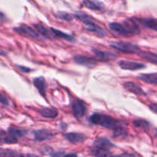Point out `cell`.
<instances>
[{"label": "cell", "instance_id": "ab89813d", "mask_svg": "<svg viewBox=\"0 0 157 157\" xmlns=\"http://www.w3.org/2000/svg\"><path fill=\"white\" fill-rule=\"evenodd\" d=\"M4 15L0 12V21H3V20H4Z\"/></svg>", "mask_w": 157, "mask_h": 157}, {"label": "cell", "instance_id": "1f68e13d", "mask_svg": "<svg viewBox=\"0 0 157 157\" xmlns=\"http://www.w3.org/2000/svg\"><path fill=\"white\" fill-rule=\"evenodd\" d=\"M17 67H18V69H19L21 71L24 72V73H29V71H32V69L29 68V67H24V66H20V65H17Z\"/></svg>", "mask_w": 157, "mask_h": 157}, {"label": "cell", "instance_id": "83f0119b", "mask_svg": "<svg viewBox=\"0 0 157 157\" xmlns=\"http://www.w3.org/2000/svg\"><path fill=\"white\" fill-rule=\"evenodd\" d=\"M56 16L58 17V18H60V19L64 20V21H71L73 19L72 15H71L70 14H68L67 12H58V13L56 14Z\"/></svg>", "mask_w": 157, "mask_h": 157}, {"label": "cell", "instance_id": "3957f363", "mask_svg": "<svg viewBox=\"0 0 157 157\" xmlns=\"http://www.w3.org/2000/svg\"><path fill=\"white\" fill-rule=\"evenodd\" d=\"M14 30L18 33L21 34V35H27V36L30 37V38H35V39L41 40V38L39 36L38 32L33 29L30 28L29 26L26 25H21L19 27L14 28Z\"/></svg>", "mask_w": 157, "mask_h": 157}, {"label": "cell", "instance_id": "74e56055", "mask_svg": "<svg viewBox=\"0 0 157 157\" xmlns=\"http://www.w3.org/2000/svg\"><path fill=\"white\" fill-rule=\"evenodd\" d=\"M6 135V133H5L4 131H2V130H0V140H1L3 138V136H5Z\"/></svg>", "mask_w": 157, "mask_h": 157}, {"label": "cell", "instance_id": "484cf974", "mask_svg": "<svg viewBox=\"0 0 157 157\" xmlns=\"http://www.w3.org/2000/svg\"><path fill=\"white\" fill-rule=\"evenodd\" d=\"M113 130V136L115 137H124L127 136V130L122 125L115 128Z\"/></svg>", "mask_w": 157, "mask_h": 157}, {"label": "cell", "instance_id": "5b68a950", "mask_svg": "<svg viewBox=\"0 0 157 157\" xmlns=\"http://www.w3.org/2000/svg\"><path fill=\"white\" fill-rule=\"evenodd\" d=\"M72 112L76 118H82L86 113V107L84 102L81 100H76L72 104Z\"/></svg>", "mask_w": 157, "mask_h": 157}, {"label": "cell", "instance_id": "f35d334b", "mask_svg": "<svg viewBox=\"0 0 157 157\" xmlns=\"http://www.w3.org/2000/svg\"><path fill=\"white\" fill-rule=\"evenodd\" d=\"M0 55H2V56H6V52L4 50H2V49H0Z\"/></svg>", "mask_w": 157, "mask_h": 157}, {"label": "cell", "instance_id": "e575fe53", "mask_svg": "<svg viewBox=\"0 0 157 157\" xmlns=\"http://www.w3.org/2000/svg\"><path fill=\"white\" fill-rule=\"evenodd\" d=\"M15 157H38L33 154H18L17 153Z\"/></svg>", "mask_w": 157, "mask_h": 157}, {"label": "cell", "instance_id": "6da1fadb", "mask_svg": "<svg viewBox=\"0 0 157 157\" xmlns=\"http://www.w3.org/2000/svg\"><path fill=\"white\" fill-rule=\"evenodd\" d=\"M90 121L95 125L101 126L105 128L114 130L117 127L122 125L121 122L108 115L101 114V113H94L90 117Z\"/></svg>", "mask_w": 157, "mask_h": 157}, {"label": "cell", "instance_id": "4316f807", "mask_svg": "<svg viewBox=\"0 0 157 157\" xmlns=\"http://www.w3.org/2000/svg\"><path fill=\"white\" fill-rule=\"evenodd\" d=\"M133 124H134L136 127H140V128H149V127H150L149 122H147L145 120L142 119L135 120V121H133Z\"/></svg>", "mask_w": 157, "mask_h": 157}, {"label": "cell", "instance_id": "d590c367", "mask_svg": "<svg viewBox=\"0 0 157 157\" xmlns=\"http://www.w3.org/2000/svg\"><path fill=\"white\" fill-rule=\"evenodd\" d=\"M150 109H151V110L154 112V113H156V109H157L156 104H151V106H150Z\"/></svg>", "mask_w": 157, "mask_h": 157}, {"label": "cell", "instance_id": "277c9868", "mask_svg": "<svg viewBox=\"0 0 157 157\" xmlns=\"http://www.w3.org/2000/svg\"><path fill=\"white\" fill-rule=\"evenodd\" d=\"M118 65L121 67V68L124 70L129 71H136L140 69L145 68L146 65L140 62H135V61H126V60H121L118 62Z\"/></svg>", "mask_w": 157, "mask_h": 157}, {"label": "cell", "instance_id": "5bb4252c", "mask_svg": "<svg viewBox=\"0 0 157 157\" xmlns=\"http://www.w3.org/2000/svg\"><path fill=\"white\" fill-rule=\"evenodd\" d=\"M35 28L36 29V30L41 34V35H43L45 38H48V39L53 40L55 38V35H54L53 32H52V30L48 29L46 26H44V25H42L41 23H38V24H35Z\"/></svg>", "mask_w": 157, "mask_h": 157}, {"label": "cell", "instance_id": "d6a6232c", "mask_svg": "<svg viewBox=\"0 0 157 157\" xmlns=\"http://www.w3.org/2000/svg\"><path fill=\"white\" fill-rule=\"evenodd\" d=\"M110 157H136L134 154H132V153H124V154L118 155V156H112Z\"/></svg>", "mask_w": 157, "mask_h": 157}, {"label": "cell", "instance_id": "44dd1931", "mask_svg": "<svg viewBox=\"0 0 157 157\" xmlns=\"http://www.w3.org/2000/svg\"><path fill=\"white\" fill-rule=\"evenodd\" d=\"M75 16L76 17V18H78L80 21H81L82 23H84V25L88 24L90 22H94V19L92 18L90 15H87V14L84 13L82 12H78L75 14Z\"/></svg>", "mask_w": 157, "mask_h": 157}, {"label": "cell", "instance_id": "52a82bcc", "mask_svg": "<svg viewBox=\"0 0 157 157\" xmlns=\"http://www.w3.org/2000/svg\"><path fill=\"white\" fill-rule=\"evenodd\" d=\"M93 53L96 56L97 58L103 61H113L118 58V55L115 53L110 52H107V51L99 50V49H93Z\"/></svg>", "mask_w": 157, "mask_h": 157}, {"label": "cell", "instance_id": "ffe728a7", "mask_svg": "<svg viewBox=\"0 0 157 157\" xmlns=\"http://www.w3.org/2000/svg\"><path fill=\"white\" fill-rule=\"evenodd\" d=\"M83 4L87 9H90L91 10H102L104 9V5L101 2L98 0H84Z\"/></svg>", "mask_w": 157, "mask_h": 157}, {"label": "cell", "instance_id": "30bf717a", "mask_svg": "<svg viewBox=\"0 0 157 157\" xmlns=\"http://www.w3.org/2000/svg\"><path fill=\"white\" fill-rule=\"evenodd\" d=\"M124 87L126 90H128L129 92H131V93L135 94L136 95H142V96H145L146 95L145 92L144 91V90L138 84L131 82V81L124 83Z\"/></svg>", "mask_w": 157, "mask_h": 157}, {"label": "cell", "instance_id": "ac0fdd59", "mask_svg": "<svg viewBox=\"0 0 157 157\" xmlns=\"http://www.w3.org/2000/svg\"><path fill=\"white\" fill-rule=\"evenodd\" d=\"M39 113L41 117L44 118H48V119H53L58 117V112L55 108H48V107H44L39 110Z\"/></svg>", "mask_w": 157, "mask_h": 157}, {"label": "cell", "instance_id": "f1b7e54d", "mask_svg": "<svg viewBox=\"0 0 157 157\" xmlns=\"http://www.w3.org/2000/svg\"><path fill=\"white\" fill-rule=\"evenodd\" d=\"M0 142L3 143V144H16L18 142L16 138L13 137V136H10V135H6L5 136H3L2 139L0 140Z\"/></svg>", "mask_w": 157, "mask_h": 157}, {"label": "cell", "instance_id": "7402d4cb", "mask_svg": "<svg viewBox=\"0 0 157 157\" xmlns=\"http://www.w3.org/2000/svg\"><path fill=\"white\" fill-rule=\"evenodd\" d=\"M8 132H9V134L10 136H13L15 138H19L22 137L25 135L26 134L27 131L25 130H21V129L19 128H15V127H9V129H8Z\"/></svg>", "mask_w": 157, "mask_h": 157}, {"label": "cell", "instance_id": "4fadbf2b", "mask_svg": "<svg viewBox=\"0 0 157 157\" xmlns=\"http://www.w3.org/2000/svg\"><path fill=\"white\" fill-rule=\"evenodd\" d=\"M33 84L34 86L38 89L39 93L42 96H45L47 85H46V81L44 77H38V78H34Z\"/></svg>", "mask_w": 157, "mask_h": 157}, {"label": "cell", "instance_id": "8d00e7d4", "mask_svg": "<svg viewBox=\"0 0 157 157\" xmlns=\"http://www.w3.org/2000/svg\"><path fill=\"white\" fill-rule=\"evenodd\" d=\"M64 157H78V155L76 153H67L64 155Z\"/></svg>", "mask_w": 157, "mask_h": 157}, {"label": "cell", "instance_id": "ba28073f", "mask_svg": "<svg viewBox=\"0 0 157 157\" xmlns=\"http://www.w3.org/2000/svg\"><path fill=\"white\" fill-rule=\"evenodd\" d=\"M85 29L86 30L94 34L97 36L105 37L107 35V32L103 28H101V26H99L94 22H90L88 23V24H86Z\"/></svg>", "mask_w": 157, "mask_h": 157}, {"label": "cell", "instance_id": "4dcf8cb0", "mask_svg": "<svg viewBox=\"0 0 157 157\" xmlns=\"http://www.w3.org/2000/svg\"><path fill=\"white\" fill-rule=\"evenodd\" d=\"M0 103L5 106H8L9 104V101H8L7 98H6L4 95L2 94L1 93H0Z\"/></svg>", "mask_w": 157, "mask_h": 157}, {"label": "cell", "instance_id": "d4e9b609", "mask_svg": "<svg viewBox=\"0 0 157 157\" xmlns=\"http://www.w3.org/2000/svg\"><path fill=\"white\" fill-rule=\"evenodd\" d=\"M140 55L143 58H145L146 60L153 63L154 64H156L157 55L156 53H152V52H143V53L140 54Z\"/></svg>", "mask_w": 157, "mask_h": 157}, {"label": "cell", "instance_id": "8992f818", "mask_svg": "<svg viewBox=\"0 0 157 157\" xmlns=\"http://www.w3.org/2000/svg\"><path fill=\"white\" fill-rule=\"evenodd\" d=\"M74 61L78 64L85 66L87 67H93L97 64L96 61L90 57L85 56V55H78L74 57Z\"/></svg>", "mask_w": 157, "mask_h": 157}, {"label": "cell", "instance_id": "cb8c5ba5", "mask_svg": "<svg viewBox=\"0 0 157 157\" xmlns=\"http://www.w3.org/2000/svg\"><path fill=\"white\" fill-rule=\"evenodd\" d=\"M51 30H52V32L54 33L55 36L59 37L60 38L67 40V41H75V38H74L72 35H68V34L64 33V32H61V31L58 30V29H53V28H51Z\"/></svg>", "mask_w": 157, "mask_h": 157}, {"label": "cell", "instance_id": "f546056e", "mask_svg": "<svg viewBox=\"0 0 157 157\" xmlns=\"http://www.w3.org/2000/svg\"><path fill=\"white\" fill-rule=\"evenodd\" d=\"M17 153L13 151L0 152V157H15Z\"/></svg>", "mask_w": 157, "mask_h": 157}, {"label": "cell", "instance_id": "9a60e30c", "mask_svg": "<svg viewBox=\"0 0 157 157\" xmlns=\"http://www.w3.org/2000/svg\"><path fill=\"white\" fill-rule=\"evenodd\" d=\"M138 22L143 26L148 29H152L153 31L157 30V21L155 18H136Z\"/></svg>", "mask_w": 157, "mask_h": 157}, {"label": "cell", "instance_id": "7a4b0ae2", "mask_svg": "<svg viewBox=\"0 0 157 157\" xmlns=\"http://www.w3.org/2000/svg\"><path fill=\"white\" fill-rule=\"evenodd\" d=\"M110 47L124 53H139L140 51L137 45L129 42H124V41H114L110 44Z\"/></svg>", "mask_w": 157, "mask_h": 157}, {"label": "cell", "instance_id": "2e32d148", "mask_svg": "<svg viewBox=\"0 0 157 157\" xmlns=\"http://www.w3.org/2000/svg\"><path fill=\"white\" fill-rule=\"evenodd\" d=\"M66 139L72 144H80L85 140V136L81 133H67L64 135Z\"/></svg>", "mask_w": 157, "mask_h": 157}, {"label": "cell", "instance_id": "7c38bea8", "mask_svg": "<svg viewBox=\"0 0 157 157\" xmlns=\"http://www.w3.org/2000/svg\"><path fill=\"white\" fill-rule=\"evenodd\" d=\"M34 138L37 141H44L53 136V133L47 130H38L33 131Z\"/></svg>", "mask_w": 157, "mask_h": 157}, {"label": "cell", "instance_id": "d6986e66", "mask_svg": "<svg viewBox=\"0 0 157 157\" xmlns=\"http://www.w3.org/2000/svg\"><path fill=\"white\" fill-rule=\"evenodd\" d=\"M93 147L106 149V150H110V148L114 147V145L109 140L106 139V138H98V140H96L94 142Z\"/></svg>", "mask_w": 157, "mask_h": 157}, {"label": "cell", "instance_id": "603a6c76", "mask_svg": "<svg viewBox=\"0 0 157 157\" xmlns=\"http://www.w3.org/2000/svg\"><path fill=\"white\" fill-rule=\"evenodd\" d=\"M91 153L93 156L96 157H108L109 155H110V152L109 150L94 147H93V148L91 149Z\"/></svg>", "mask_w": 157, "mask_h": 157}, {"label": "cell", "instance_id": "836d02e7", "mask_svg": "<svg viewBox=\"0 0 157 157\" xmlns=\"http://www.w3.org/2000/svg\"><path fill=\"white\" fill-rule=\"evenodd\" d=\"M63 155H64V153H63V152H55V153H53V152H52V154H51V156L52 157H62Z\"/></svg>", "mask_w": 157, "mask_h": 157}, {"label": "cell", "instance_id": "9c48e42d", "mask_svg": "<svg viewBox=\"0 0 157 157\" xmlns=\"http://www.w3.org/2000/svg\"><path fill=\"white\" fill-rule=\"evenodd\" d=\"M109 28L113 33L117 35H121V36H130L124 25L121 23L111 22L109 24Z\"/></svg>", "mask_w": 157, "mask_h": 157}, {"label": "cell", "instance_id": "e0dca14e", "mask_svg": "<svg viewBox=\"0 0 157 157\" xmlns=\"http://www.w3.org/2000/svg\"><path fill=\"white\" fill-rule=\"evenodd\" d=\"M138 78L148 84L153 85L157 84V73L156 72L153 74H140L138 75Z\"/></svg>", "mask_w": 157, "mask_h": 157}, {"label": "cell", "instance_id": "8fae6325", "mask_svg": "<svg viewBox=\"0 0 157 157\" xmlns=\"http://www.w3.org/2000/svg\"><path fill=\"white\" fill-rule=\"evenodd\" d=\"M123 25H124L125 29H127V32H128L130 35H138V34L140 33V28L138 27L135 21H133L132 19L126 20V21H124Z\"/></svg>", "mask_w": 157, "mask_h": 157}]
</instances>
